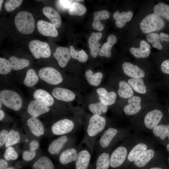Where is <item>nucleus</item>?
<instances>
[{
  "mask_svg": "<svg viewBox=\"0 0 169 169\" xmlns=\"http://www.w3.org/2000/svg\"><path fill=\"white\" fill-rule=\"evenodd\" d=\"M106 119L103 116L94 115L90 118L81 143L86 145L91 154L93 152L97 138L106 130Z\"/></svg>",
  "mask_w": 169,
  "mask_h": 169,
  "instance_id": "1",
  "label": "nucleus"
},
{
  "mask_svg": "<svg viewBox=\"0 0 169 169\" xmlns=\"http://www.w3.org/2000/svg\"><path fill=\"white\" fill-rule=\"evenodd\" d=\"M14 23L17 30L23 34L31 33L35 28L33 17L28 11H21L18 12L15 17Z\"/></svg>",
  "mask_w": 169,
  "mask_h": 169,
  "instance_id": "2",
  "label": "nucleus"
},
{
  "mask_svg": "<svg viewBox=\"0 0 169 169\" xmlns=\"http://www.w3.org/2000/svg\"><path fill=\"white\" fill-rule=\"evenodd\" d=\"M165 23L163 20L155 13L146 16L141 21L140 27L144 33L158 31L163 29Z\"/></svg>",
  "mask_w": 169,
  "mask_h": 169,
  "instance_id": "3",
  "label": "nucleus"
},
{
  "mask_svg": "<svg viewBox=\"0 0 169 169\" xmlns=\"http://www.w3.org/2000/svg\"><path fill=\"white\" fill-rule=\"evenodd\" d=\"M0 101L6 106L15 111L21 109L23 102L19 94L16 92L8 90L0 91Z\"/></svg>",
  "mask_w": 169,
  "mask_h": 169,
  "instance_id": "4",
  "label": "nucleus"
},
{
  "mask_svg": "<svg viewBox=\"0 0 169 169\" xmlns=\"http://www.w3.org/2000/svg\"><path fill=\"white\" fill-rule=\"evenodd\" d=\"M118 133L117 129L111 127L105 130L96 143L95 147L97 155L103 152L108 151Z\"/></svg>",
  "mask_w": 169,
  "mask_h": 169,
  "instance_id": "5",
  "label": "nucleus"
},
{
  "mask_svg": "<svg viewBox=\"0 0 169 169\" xmlns=\"http://www.w3.org/2000/svg\"><path fill=\"white\" fill-rule=\"evenodd\" d=\"M28 48L31 54L37 59L47 58L51 55L49 45L46 42L33 40L29 43Z\"/></svg>",
  "mask_w": 169,
  "mask_h": 169,
  "instance_id": "6",
  "label": "nucleus"
},
{
  "mask_svg": "<svg viewBox=\"0 0 169 169\" xmlns=\"http://www.w3.org/2000/svg\"><path fill=\"white\" fill-rule=\"evenodd\" d=\"M38 75L41 79L51 84H59L63 80V77L59 72L51 67L42 68L39 70Z\"/></svg>",
  "mask_w": 169,
  "mask_h": 169,
  "instance_id": "7",
  "label": "nucleus"
},
{
  "mask_svg": "<svg viewBox=\"0 0 169 169\" xmlns=\"http://www.w3.org/2000/svg\"><path fill=\"white\" fill-rule=\"evenodd\" d=\"M75 128V124L72 120L64 119L54 123L52 126L51 131L54 135L62 136L74 131Z\"/></svg>",
  "mask_w": 169,
  "mask_h": 169,
  "instance_id": "8",
  "label": "nucleus"
},
{
  "mask_svg": "<svg viewBox=\"0 0 169 169\" xmlns=\"http://www.w3.org/2000/svg\"><path fill=\"white\" fill-rule=\"evenodd\" d=\"M74 140L64 135L53 141L49 145L48 151L52 155L59 154L69 143H74Z\"/></svg>",
  "mask_w": 169,
  "mask_h": 169,
  "instance_id": "9",
  "label": "nucleus"
},
{
  "mask_svg": "<svg viewBox=\"0 0 169 169\" xmlns=\"http://www.w3.org/2000/svg\"><path fill=\"white\" fill-rule=\"evenodd\" d=\"M127 154L125 147L120 146L116 148L111 153L110 157V166L113 168L120 166L124 162Z\"/></svg>",
  "mask_w": 169,
  "mask_h": 169,
  "instance_id": "10",
  "label": "nucleus"
},
{
  "mask_svg": "<svg viewBox=\"0 0 169 169\" xmlns=\"http://www.w3.org/2000/svg\"><path fill=\"white\" fill-rule=\"evenodd\" d=\"M53 56L57 60L59 66L62 68L67 65L71 57L69 49L67 47L62 46L56 48Z\"/></svg>",
  "mask_w": 169,
  "mask_h": 169,
  "instance_id": "11",
  "label": "nucleus"
},
{
  "mask_svg": "<svg viewBox=\"0 0 169 169\" xmlns=\"http://www.w3.org/2000/svg\"><path fill=\"white\" fill-rule=\"evenodd\" d=\"M79 150L77 147L74 146L65 149L60 153L59 157L60 163L63 165H66L77 160Z\"/></svg>",
  "mask_w": 169,
  "mask_h": 169,
  "instance_id": "12",
  "label": "nucleus"
},
{
  "mask_svg": "<svg viewBox=\"0 0 169 169\" xmlns=\"http://www.w3.org/2000/svg\"><path fill=\"white\" fill-rule=\"evenodd\" d=\"M163 115L162 112L159 110H154L149 112L144 118L145 125L149 129H153L159 123Z\"/></svg>",
  "mask_w": 169,
  "mask_h": 169,
  "instance_id": "13",
  "label": "nucleus"
},
{
  "mask_svg": "<svg viewBox=\"0 0 169 169\" xmlns=\"http://www.w3.org/2000/svg\"><path fill=\"white\" fill-rule=\"evenodd\" d=\"M49 110L48 106L35 100L30 101L27 108V111L30 115L35 118L48 112Z\"/></svg>",
  "mask_w": 169,
  "mask_h": 169,
  "instance_id": "14",
  "label": "nucleus"
},
{
  "mask_svg": "<svg viewBox=\"0 0 169 169\" xmlns=\"http://www.w3.org/2000/svg\"><path fill=\"white\" fill-rule=\"evenodd\" d=\"M37 26L39 32L44 36L55 37L58 35L56 28L52 23L39 20Z\"/></svg>",
  "mask_w": 169,
  "mask_h": 169,
  "instance_id": "15",
  "label": "nucleus"
},
{
  "mask_svg": "<svg viewBox=\"0 0 169 169\" xmlns=\"http://www.w3.org/2000/svg\"><path fill=\"white\" fill-rule=\"evenodd\" d=\"M124 73L132 78H142L145 75L144 70L137 65L126 62L122 64Z\"/></svg>",
  "mask_w": 169,
  "mask_h": 169,
  "instance_id": "16",
  "label": "nucleus"
},
{
  "mask_svg": "<svg viewBox=\"0 0 169 169\" xmlns=\"http://www.w3.org/2000/svg\"><path fill=\"white\" fill-rule=\"evenodd\" d=\"M141 99L136 96H134L129 98L128 100L129 104L124 108L123 111L125 114L131 115H135L141 109Z\"/></svg>",
  "mask_w": 169,
  "mask_h": 169,
  "instance_id": "17",
  "label": "nucleus"
},
{
  "mask_svg": "<svg viewBox=\"0 0 169 169\" xmlns=\"http://www.w3.org/2000/svg\"><path fill=\"white\" fill-rule=\"evenodd\" d=\"M52 95L56 99L65 102L72 101L75 97V94L70 90L60 87L54 88Z\"/></svg>",
  "mask_w": 169,
  "mask_h": 169,
  "instance_id": "18",
  "label": "nucleus"
},
{
  "mask_svg": "<svg viewBox=\"0 0 169 169\" xmlns=\"http://www.w3.org/2000/svg\"><path fill=\"white\" fill-rule=\"evenodd\" d=\"M96 92L100 102L103 104L108 106L115 103L117 95L114 92H108L103 88L97 89Z\"/></svg>",
  "mask_w": 169,
  "mask_h": 169,
  "instance_id": "19",
  "label": "nucleus"
},
{
  "mask_svg": "<svg viewBox=\"0 0 169 169\" xmlns=\"http://www.w3.org/2000/svg\"><path fill=\"white\" fill-rule=\"evenodd\" d=\"M89 151L83 149L79 150L78 158L75 162L76 169H87L91 159Z\"/></svg>",
  "mask_w": 169,
  "mask_h": 169,
  "instance_id": "20",
  "label": "nucleus"
},
{
  "mask_svg": "<svg viewBox=\"0 0 169 169\" xmlns=\"http://www.w3.org/2000/svg\"><path fill=\"white\" fill-rule=\"evenodd\" d=\"M27 125L31 133L37 136L44 134V129L41 122L37 118L31 117L27 121Z\"/></svg>",
  "mask_w": 169,
  "mask_h": 169,
  "instance_id": "21",
  "label": "nucleus"
},
{
  "mask_svg": "<svg viewBox=\"0 0 169 169\" xmlns=\"http://www.w3.org/2000/svg\"><path fill=\"white\" fill-rule=\"evenodd\" d=\"M102 36L100 32L92 33L88 40L89 46L91 56L93 58L97 57L100 51V47L101 44L99 42Z\"/></svg>",
  "mask_w": 169,
  "mask_h": 169,
  "instance_id": "22",
  "label": "nucleus"
},
{
  "mask_svg": "<svg viewBox=\"0 0 169 169\" xmlns=\"http://www.w3.org/2000/svg\"><path fill=\"white\" fill-rule=\"evenodd\" d=\"M34 99L47 106L53 105L54 103L53 97L47 91L42 89H38L34 92Z\"/></svg>",
  "mask_w": 169,
  "mask_h": 169,
  "instance_id": "23",
  "label": "nucleus"
},
{
  "mask_svg": "<svg viewBox=\"0 0 169 169\" xmlns=\"http://www.w3.org/2000/svg\"><path fill=\"white\" fill-rule=\"evenodd\" d=\"M43 12L56 28H59L61 26L62 20L61 16L54 8L50 6H45L43 9Z\"/></svg>",
  "mask_w": 169,
  "mask_h": 169,
  "instance_id": "24",
  "label": "nucleus"
},
{
  "mask_svg": "<svg viewBox=\"0 0 169 169\" xmlns=\"http://www.w3.org/2000/svg\"><path fill=\"white\" fill-rule=\"evenodd\" d=\"M150 45L146 41L142 40L140 42L139 48L131 47L130 50L132 54L137 58H146L150 54Z\"/></svg>",
  "mask_w": 169,
  "mask_h": 169,
  "instance_id": "25",
  "label": "nucleus"
},
{
  "mask_svg": "<svg viewBox=\"0 0 169 169\" xmlns=\"http://www.w3.org/2000/svg\"><path fill=\"white\" fill-rule=\"evenodd\" d=\"M93 15L92 28L98 31H102L104 28V26L101 23L100 20L108 19L110 16L109 12L106 10L97 11L94 13Z\"/></svg>",
  "mask_w": 169,
  "mask_h": 169,
  "instance_id": "26",
  "label": "nucleus"
},
{
  "mask_svg": "<svg viewBox=\"0 0 169 169\" xmlns=\"http://www.w3.org/2000/svg\"><path fill=\"white\" fill-rule=\"evenodd\" d=\"M116 41L117 38L115 35L113 34L109 35L107 38V42L104 43L100 49L99 55L107 58H110L111 56L112 48Z\"/></svg>",
  "mask_w": 169,
  "mask_h": 169,
  "instance_id": "27",
  "label": "nucleus"
},
{
  "mask_svg": "<svg viewBox=\"0 0 169 169\" xmlns=\"http://www.w3.org/2000/svg\"><path fill=\"white\" fill-rule=\"evenodd\" d=\"M133 13L131 11L127 12L124 11L120 13L118 10L115 13L113 17L116 20L115 23L116 26L121 28L123 27L127 22H129L131 19Z\"/></svg>",
  "mask_w": 169,
  "mask_h": 169,
  "instance_id": "28",
  "label": "nucleus"
},
{
  "mask_svg": "<svg viewBox=\"0 0 169 169\" xmlns=\"http://www.w3.org/2000/svg\"><path fill=\"white\" fill-rule=\"evenodd\" d=\"M110 155L108 151L98 155L95 162V169H108L110 166Z\"/></svg>",
  "mask_w": 169,
  "mask_h": 169,
  "instance_id": "29",
  "label": "nucleus"
},
{
  "mask_svg": "<svg viewBox=\"0 0 169 169\" xmlns=\"http://www.w3.org/2000/svg\"><path fill=\"white\" fill-rule=\"evenodd\" d=\"M154 151L150 149L144 151L134 161L136 165L141 167L145 166L154 157Z\"/></svg>",
  "mask_w": 169,
  "mask_h": 169,
  "instance_id": "30",
  "label": "nucleus"
},
{
  "mask_svg": "<svg viewBox=\"0 0 169 169\" xmlns=\"http://www.w3.org/2000/svg\"><path fill=\"white\" fill-rule=\"evenodd\" d=\"M118 93L121 97L126 99L133 96L134 92L132 88L127 82L124 80L120 81Z\"/></svg>",
  "mask_w": 169,
  "mask_h": 169,
  "instance_id": "31",
  "label": "nucleus"
},
{
  "mask_svg": "<svg viewBox=\"0 0 169 169\" xmlns=\"http://www.w3.org/2000/svg\"><path fill=\"white\" fill-rule=\"evenodd\" d=\"M132 88L136 92L145 94L146 92V87L141 78H131L127 82Z\"/></svg>",
  "mask_w": 169,
  "mask_h": 169,
  "instance_id": "32",
  "label": "nucleus"
},
{
  "mask_svg": "<svg viewBox=\"0 0 169 169\" xmlns=\"http://www.w3.org/2000/svg\"><path fill=\"white\" fill-rule=\"evenodd\" d=\"M12 69L14 70H18L23 69L28 67L30 63L27 59L18 58L15 56H12L9 58Z\"/></svg>",
  "mask_w": 169,
  "mask_h": 169,
  "instance_id": "33",
  "label": "nucleus"
},
{
  "mask_svg": "<svg viewBox=\"0 0 169 169\" xmlns=\"http://www.w3.org/2000/svg\"><path fill=\"white\" fill-rule=\"evenodd\" d=\"M85 76L90 85L96 87L100 84L103 77V74L101 72L94 74L91 70L88 69L85 72Z\"/></svg>",
  "mask_w": 169,
  "mask_h": 169,
  "instance_id": "34",
  "label": "nucleus"
},
{
  "mask_svg": "<svg viewBox=\"0 0 169 169\" xmlns=\"http://www.w3.org/2000/svg\"><path fill=\"white\" fill-rule=\"evenodd\" d=\"M33 168V169H54V166L50 159L42 156L34 163Z\"/></svg>",
  "mask_w": 169,
  "mask_h": 169,
  "instance_id": "35",
  "label": "nucleus"
},
{
  "mask_svg": "<svg viewBox=\"0 0 169 169\" xmlns=\"http://www.w3.org/2000/svg\"><path fill=\"white\" fill-rule=\"evenodd\" d=\"M147 146L144 143L136 145L131 151L128 156V159L130 161H134L142 153L147 150Z\"/></svg>",
  "mask_w": 169,
  "mask_h": 169,
  "instance_id": "36",
  "label": "nucleus"
},
{
  "mask_svg": "<svg viewBox=\"0 0 169 169\" xmlns=\"http://www.w3.org/2000/svg\"><path fill=\"white\" fill-rule=\"evenodd\" d=\"M154 11L155 14L169 21V5L163 3H159L155 6Z\"/></svg>",
  "mask_w": 169,
  "mask_h": 169,
  "instance_id": "37",
  "label": "nucleus"
},
{
  "mask_svg": "<svg viewBox=\"0 0 169 169\" xmlns=\"http://www.w3.org/2000/svg\"><path fill=\"white\" fill-rule=\"evenodd\" d=\"M89 110L94 115L102 116L106 112L108 106L102 104L100 101L90 104L88 106Z\"/></svg>",
  "mask_w": 169,
  "mask_h": 169,
  "instance_id": "38",
  "label": "nucleus"
},
{
  "mask_svg": "<svg viewBox=\"0 0 169 169\" xmlns=\"http://www.w3.org/2000/svg\"><path fill=\"white\" fill-rule=\"evenodd\" d=\"M38 80V77L35 70L29 69L27 71L23 82L26 86L32 87L36 84Z\"/></svg>",
  "mask_w": 169,
  "mask_h": 169,
  "instance_id": "39",
  "label": "nucleus"
},
{
  "mask_svg": "<svg viewBox=\"0 0 169 169\" xmlns=\"http://www.w3.org/2000/svg\"><path fill=\"white\" fill-rule=\"evenodd\" d=\"M86 8L82 4L74 2L71 3L69 10L70 15L82 16L86 12Z\"/></svg>",
  "mask_w": 169,
  "mask_h": 169,
  "instance_id": "40",
  "label": "nucleus"
},
{
  "mask_svg": "<svg viewBox=\"0 0 169 169\" xmlns=\"http://www.w3.org/2000/svg\"><path fill=\"white\" fill-rule=\"evenodd\" d=\"M153 132L155 136L164 140L169 135V125H157L153 129Z\"/></svg>",
  "mask_w": 169,
  "mask_h": 169,
  "instance_id": "41",
  "label": "nucleus"
},
{
  "mask_svg": "<svg viewBox=\"0 0 169 169\" xmlns=\"http://www.w3.org/2000/svg\"><path fill=\"white\" fill-rule=\"evenodd\" d=\"M69 49L71 56L73 59H77L81 63H85L87 61L88 55L84 50L83 49L80 51L75 50L72 46H69Z\"/></svg>",
  "mask_w": 169,
  "mask_h": 169,
  "instance_id": "42",
  "label": "nucleus"
},
{
  "mask_svg": "<svg viewBox=\"0 0 169 169\" xmlns=\"http://www.w3.org/2000/svg\"><path fill=\"white\" fill-rule=\"evenodd\" d=\"M20 140V136L19 132L13 130H11L8 133L7 141L5 144L6 147L12 146L18 143Z\"/></svg>",
  "mask_w": 169,
  "mask_h": 169,
  "instance_id": "43",
  "label": "nucleus"
},
{
  "mask_svg": "<svg viewBox=\"0 0 169 169\" xmlns=\"http://www.w3.org/2000/svg\"><path fill=\"white\" fill-rule=\"evenodd\" d=\"M12 68L9 60L6 59L0 58V74H6L9 73L12 70Z\"/></svg>",
  "mask_w": 169,
  "mask_h": 169,
  "instance_id": "44",
  "label": "nucleus"
},
{
  "mask_svg": "<svg viewBox=\"0 0 169 169\" xmlns=\"http://www.w3.org/2000/svg\"><path fill=\"white\" fill-rule=\"evenodd\" d=\"M23 2L21 0H8L5 3V10L8 12H10L19 7Z\"/></svg>",
  "mask_w": 169,
  "mask_h": 169,
  "instance_id": "45",
  "label": "nucleus"
},
{
  "mask_svg": "<svg viewBox=\"0 0 169 169\" xmlns=\"http://www.w3.org/2000/svg\"><path fill=\"white\" fill-rule=\"evenodd\" d=\"M3 156L6 160H15L17 158L18 154L14 149L12 146H10L6 148Z\"/></svg>",
  "mask_w": 169,
  "mask_h": 169,
  "instance_id": "46",
  "label": "nucleus"
},
{
  "mask_svg": "<svg viewBox=\"0 0 169 169\" xmlns=\"http://www.w3.org/2000/svg\"><path fill=\"white\" fill-rule=\"evenodd\" d=\"M35 151L29 149L24 151L22 154V158L23 160L29 161L32 160L36 156Z\"/></svg>",
  "mask_w": 169,
  "mask_h": 169,
  "instance_id": "47",
  "label": "nucleus"
},
{
  "mask_svg": "<svg viewBox=\"0 0 169 169\" xmlns=\"http://www.w3.org/2000/svg\"><path fill=\"white\" fill-rule=\"evenodd\" d=\"M146 38L147 40L150 43L160 41L159 35L157 33H149L147 35Z\"/></svg>",
  "mask_w": 169,
  "mask_h": 169,
  "instance_id": "48",
  "label": "nucleus"
},
{
  "mask_svg": "<svg viewBox=\"0 0 169 169\" xmlns=\"http://www.w3.org/2000/svg\"><path fill=\"white\" fill-rule=\"evenodd\" d=\"M8 132L5 130H3L0 132V146H3L5 144L8 137Z\"/></svg>",
  "mask_w": 169,
  "mask_h": 169,
  "instance_id": "49",
  "label": "nucleus"
},
{
  "mask_svg": "<svg viewBox=\"0 0 169 169\" xmlns=\"http://www.w3.org/2000/svg\"><path fill=\"white\" fill-rule=\"evenodd\" d=\"M161 69L164 74H169V59H167L163 61L161 65Z\"/></svg>",
  "mask_w": 169,
  "mask_h": 169,
  "instance_id": "50",
  "label": "nucleus"
},
{
  "mask_svg": "<svg viewBox=\"0 0 169 169\" xmlns=\"http://www.w3.org/2000/svg\"><path fill=\"white\" fill-rule=\"evenodd\" d=\"M71 1L69 0H59V3L62 8L65 9H69L71 4Z\"/></svg>",
  "mask_w": 169,
  "mask_h": 169,
  "instance_id": "51",
  "label": "nucleus"
},
{
  "mask_svg": "<svg viewBox=\"0 0 169 169\" xmlns=\"http://www.w3.org/2000/svg\"><path fill=\"white\" fill-rule=\"evenodd\" d=\"M39 146L38 142L36 140H33L31 141L29 144V149L35 151Z\"/></svg>",
  "mask_w": 169,
  "mask_h": 169,
  "instance_id": "52",
  "label": "nucleus"
},
{
  "mask_svg": "<svg viewBox=\"0 0 169 169\" xmlns=\"http://www.w3.org/2000/svg\"><path fill=\"white\" fill-rule=\"evenodd\" d=\"M159 39L160 41H169V35L163 33H161L159 34Z\"/></svg>",
  "mask_w": 169,
  "mask_h": 169,
  "instance_id": "53",
  "label": "nucleus"
},
{
  "mask_svg": "<svg viewBox=\"0 0 169 169\" xmlns=\"http://www.w3.org/2000/svg\"><path fill=\"white\" fill-rule=\"evenodd\" d=\"M8 163L6 160L1 159L0 160V169H7Z\"/></svg>",
  "mask_w": 169,
  "mask_h": 169,
  "instance_id": "54",
  "label": "nucleus"
},
{
  "mask_svg": "<svg viewBox=\"0 0 169 169\" xmlns=\"http://www.w3.org/2000/svg\"><path fill=\"white\" fill-rule=\"evenodd\" d=\"M152 45L154 48H157L159 50H161L162 48V46L159 41L154 42Z\"/></svg>",
  "mask_w": 169,
  "mask_h": 169,
  "instance_id": "55",
  "label": "nucleus"
},
{
  "mask_svg": "<svg viewBox=\"0 0 169 169\" xmlns=\"http://www.w3.org/2000/svg\"><path fill=\"white\" fill-rule=\"evenodd\" d=\"M5 116L4 111L2 110H0V120H2Z\"/></svg>",
  "mask_w": 169,
  "mask_h": 169,
  "instance_id": "56",
  "label": "nucleus"
},
{
  "mask_svg": "<svg viewBox=\"0 0 169 169\" xmlns=\"http://www.w3.org/2000/svg\"><path fill=\"white\" fill-rule=\"evenodd\" d=\"M3 0H0V11H1V8H2V3H3Z\"/></svg>",
  "mask_w": 169,
  "mask_h": 169,
  "instance_id": "57",
  "label": "nucleus"
},
{
  "mask_svg": "<svg viewBox=\"0 0 169 169\" xmlns=\"http://www.w3.org/2000/svg\"><path fill=\"white\" fill-rule=\"evenodd\" d=\"M150 169H162L160 168H159V167H155L151 168Z\"/></svg>",
  "mask_w": 169,
  "mask_h": 169,
  "instance_id": "58",
  "label": "nucleus"
},
{
  "mask_svg": "<svg viewBox=\"0 0 169 169\" xmlns=\"http://www.w3.org/2000/svg\"><path fill=\"white\" fill-rule=\"evenodd\" d=\"M166 148L167 150L169 151V143L166 146Z\"/></svg>",
  "mask_w": 169,
  "mask_h": 169,
  "instance_id": "59",
  "label": "nucleus"
},
{
  "mask_svg": "<svg viewBox=\"0 0 169 169\" xmlns=\"http://www.w3.org/2000/svg\"><path fill=\"white\" fill-rule=\"evenodd\" d=\"M7 169H14V168L13 167H9V168H7Z\"/></svg>",
  "mask_w": 169,
  "mask_h": 169,
  "instance_id": "60",
  "label": "nucleus"
},
{
  "mask_svg": "<svg viewBox=\"0 0 169 169\" xmlns=\"http://www.w3.org/2000/svg\"><path fill=\"white\" fill-rule=\"evenodd\" d=\"M83 1L84 0H75L74 1H79V2H81V1Z\"/></svg>",
  "mask_w": 169,
  "mask_h": 169,
  "instance_id": "61",
  "label": "nucleus"
},
{
  "mask_svg": "<svg viewBox=\"0 0 169 169\" xmlns=\"http://www.w3.org/2000/svg\"><path fill=\"white\" fill-rule=\"evenodd\" d=\"M2 106V103L0 102V108Z\"/></svg>",
  "mask_w": 169,
  "mask_h": 169,
  "instance_id": "62",
  "label": "nucleus"
},
{
  "mask_svg": "<svg viewBox=\"0 0 169 169\" xmlns=\"http://www.w3.org/2000/svg\"><path fill=\"white\" fill-rule=\"evenodd\" d=\"M168 139H169V136H168Z\"/></svg>",
  "mask_w": 169,
  "mask_h": 169,
  "instance_id": "63",
  "label": "nucleus"
},
{
  "mask_svg": "<svg viewBox=\"0 0 169 169\" xmlns=\"http://www.w3.org/2000/svg\"><path fill=\"white\" fill-rule=\"evenodd\" d=\"M168 111H169V110H168Z\"/></svg>",
  "mask_w": 169,
  "mask_h": 169,
  "instance_id": "64",
  "label": "nucleus"
}]
</instances>
